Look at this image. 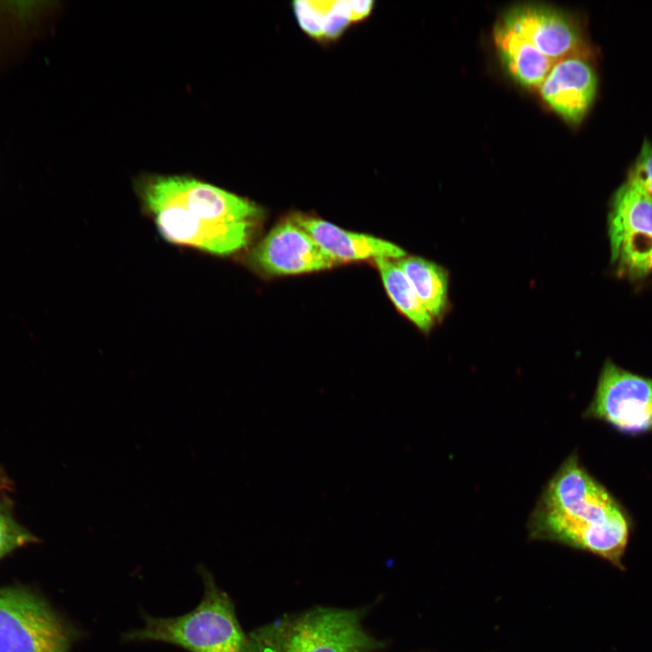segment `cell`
Returning a JSON list of instances; mask_svg holds the SVG:
<instances>
[{
	"label": "cell",
	"mask_w": 652,
	"mask_h": 652,
	"mask_svg": "<svg viewBox=\"0 0 652 652\" xmlns=\"http://www.w3.org/2000/svg\"><path fill=\"white\" fill-rule=\"evenodd\" d=\"M528 530L535 540L590 552L622 570L632 521L573 453L545 484Z\"/></svg>",
	"instance_id": "1"
},
{
	"label": "cell",
	"mask_w": 652,
	"mask_h": 652,
	"mask_svg": "<svg viewBox=\"0 0 652 652\" xmlns=\"http://www.w3.org/2000/svg\"><path fill=\"white\" fill-rule=\"evenodd\" d=\"M139 190L164 239L216 255L245 247L261 216L249 199L187 177L151 176Z\"/></svg>",
	"instance_id": "2"
},
{
	"label": "cell",
	"mask_w": 652,
	"mask_h": 652,
	"mask_svg": "<svg viewBox=\"0 0 652 652\" xmlns=\"http://www.w3.org/2000/svg\"><path fill=\"white\" fill-rule=\"evenodd\" d=\"M204 595L190 612L174 618L145 617L143 628L126 632L124 640H153L174 644L190 652H255L242 629L227 594L201 568Z\"/></svg>",
	"instance_id": "3"
},
{
	"label": "cell",
	"mask_w": 652,
	"mask_h": 652,
	"mask_svg": "<svg viewBox=\"0 0 652 652\" xmlns=\"http://www.w3.org/2000/svg\"><path fill=\"white\" fill-rule=\"evenodd\" d=\"M362 611L318 607L249 633L255 652H374L384 642L368 633Z\"/></svg>",
	"instance_id": "4"
},
{
	"label": "cell",
	"mask_w": 652,
	"mask_h": 652,
	"mask_svg": "<svg viewBox=\"0 0 652 652\" xmlns=\"http://www.w3.org/2000/svg\"><path fill=\"white\" fill-rule=\"evenodd\" d=\"M608 235L618 274L638 279L652 273V197L628 178L612 197Z\"/></svg>",
	"instance_id": "5"
},
{
	"label": "cell",
	"mask_w": 652,
	"mask_h": 652,
	"mask_svg": "<svg viewBox=\"0 0 652 652\" xmlns=\"http://www.w3.org/2000/svg\"><path fill=\"white\" fill-rule=\"evenodd\" d=\"M70 640L40 597L22 588L0 589V652H68Z\"/></svg>",
	"instance_id": "6"
},
{
	"label": "cell",
	"mask_w": 652,
	"mask_h": 652,
	"mask_svg": "<svg viewBox=\"0 0 652 652\" xmlns=\"http://www.w3.org/2000/svg\"><path fill=\"white\" fill-rule=\"evenodd\" d=\"M584 417L617 431L638 436L652 432V379L604 363Z\"/></svg>",
	"instance_id": "7"
},
{
	"label": "cell",
	"mask_w": 652,
	"mask_h": 652,
	"mask_svg": "<svg viewBox=\"0 0 652 652\" xmlns=\"http://www.w3.org/2000/svg\"><path fill=\"white\" fill-rule=\"evenodd\" d=\"M250 262L270 275H292L329 269L339 263L291 218L275 225L252 250Z\"/></svg>",
	"instance_id": "8"
},
{
	"label": "cell",
	"mask_w": 652,
	"mask_h": 652,
	"mask_svg": "<svg viewBox=\"0 0 652 652\" xmlns=\"http://www.w3.org/2000/svg\"><path fill=\"white\" fill-rule=\"evenodd\" d=\"M555 62L588 49L576 22L552 7L526 5L513 7L500 20Z\"/></svg>",
	"instance_id": "9"
},
{
	"label": "cell",
	"mask_w": 652,
	"mask_h": 652,
	"mask_svg": "<svg viewBox=\"0 0 652 652\" xmlns=\"http://www.w3.org/2000/svg\"><path fill=\"white\" fill-rule=\"evenodd\" d=\"M596 89L597 77L588 54H576L555 62L538 90L557 115L579 124L593 102Z\"/></svg>",
	"instance_id": "10"
},
{
	"label": "cell",
	"mask_w": 652,
	"mask_h": 652,
	"mask_svg": "<svg viewBox=\"0 0 652 652\" xmlns=\"http://www.w3.org/2000/svg\"><path fill=\"white\" fill-rule=\"evenodd\" d=\"M290 218L339 264L379 257L398 260L406 256L401 247L370 235L347 231L328 221L304 215L296 214Z\"/></svg>",
	"instance_id": "11"
},
{
	"label": "cell",
	"mask_w": 652,
	"mask_h": 652,
	"mask_svg": "<svg viewBox=\"0 0 652 652\" xmlns=\"http://www.w3.org/2000/svg\"><path fill=\"white\" fill-rule=\"evenodd\" d=\"M494 42L508 74L521 86L538 90L554 62L501 21L494 29Z\"/></svg>",
	"instance_id": "12"
},
{
	"label": "cell",
	"mask_w": 652,
	"mask_h": 652,
	"mask_svg": "<svg viewBox=\"0 0 652 652\" xmlns=\"http://www.w3.org/2000/svg\"><path fill=\"white\" fill-rule=\"evenodd\" d=\"M395 261L429 314L433 318L441 317L447 305L448 278L446 271L418 256H404Z\"/></svg>",
	"instance_id": "13"
},
{
	"label": "cell",
	"mask_w": 652,
	"mask_h": 652,
	"mask_svg": "<svg viewBox=\"0 0 652 652\" xmlns=\"http://www.w3.org/2000/svg\"><path fill=\"white\" fill-rule=\"evenodd\" d=\"M388 295L398 310L419 330L428 331L434 318L423 306L408 277L396 261L379 257L374 259Z\"/></svg>",
	"instance_id": "14"
},
{
	"label": "cell",
	"mask_w": 652,
	"mask_h": 652,
	"mask_svg": "<svg viewBox=\"0 0 652 652\" xmlns=\"http://www.w3.org/2000/svg\"><path fill=\"white\" fill-rule=\"evenodd\" d=\"M36 538L26 528L21 525L13 514L11 503L5 500L0 502V559L12 551L30 542Z\"/></svg>",
	"instance_id": "15"
},
{
	"label": "cell",
	"mask_w": 652,
	"mask_h": 652,
	"mask_svg": "<svg viewBox=\"0 0 652 652\" xmlns=\"http://www.w3.org/2000/svg\"><path fill=\"white\" fill-rule=\"evenodd\" d=\"M315 4L321 14L323 38L340 37L351 23L349 1L315 0Z\"/></svg>",
	"instance_id": "16"
},
{
	"label": "cell",
	"mask_w": 652,
	"mask_h": 652,
	"mask_svg": "<svg viewBox=\"0 0 652 652\" xmlns=\"http://www.w3.org/2000/svg\"><path fill=\"white\" fill-rule=\"evenodd\" d=\"M292 7L300 27L311 37L322 39L321 14L315 0H297Z\"/></svg>",
	"instance_id": "17"
},
{
	"label": "cell",
	"mask_w": 652,
	"mask_h": 652,
	"mask_svg": "<svg viewBox=\"0 0 652 652\" xmlns=\"http://www.w3.org/2000/svg\"><path fill=\"white\" fill-rule=\"evenodd\" d=\"M628 179L638 184L652 197V145L645 141L631 168Z\"/></svg>",
	"instance_id": "18"
},
{
	"label": "cell",
	"mask_w": 652,
	"mask_h": 652,
	"mask_svg": "<svg viewBox=\"0 0 652 652\" xmlns=\"http://www.w3.org/2000/svg\"><path fill=\"white\" fill-rule=\"evenodd\" d=\"M374 2L371 0H349L351 23L365 19L372 11Z\"/></svg>",
	"instance_id": "19"
},
{
	"label": "cell",
	"mask_w": 652,
	"mask_h": 652,
	"mask_svg": "<svg viewBox=\"0 0 652 652\" xmlns=\"http://www.w3.org/2000/svg\"><path fill=\"white\" fill-rule=\"evenodd\" d=\"M6 485V482L5 477L0 473V490L3 488V486Z\"/></svg>",
	"instance_id": "20"
}]
</instances>
